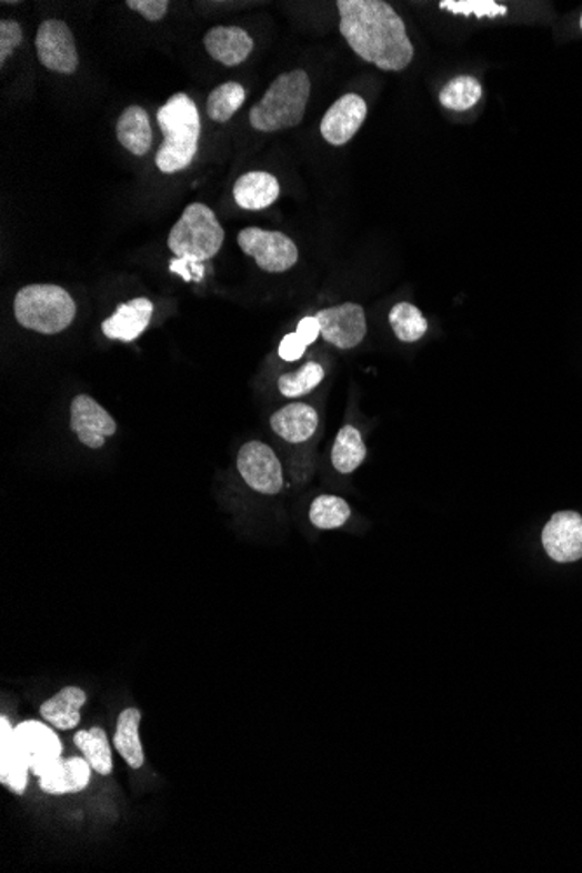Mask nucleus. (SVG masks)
<instances>
[{"label":"nucleus","mask_w":582,"mask_h":873,"mask_svg":"<svg viewBox=\"0 0 582 873\" xmlns=\"http://www.w3.org/2000/svg\"><path fill=\"white\" fill-rule=\"evenodd\" d=\"M340 33L352 51L377 69L401 72L412 63L413 49L404 21L382 0H339Z\"/></svg>","instance_id":"obj_1"},{"label":"nucleus","mask_w":582,"mask_h":873,"mask_svg":"<svg viewBox=\"0 0 582 873\" xmlns=\"http://www.w3.org/2000/svg\"><path fill=\"white\" fill-rule=\"evenodd\" d=\"M162 140L155 164L162 173H179L191 167L198 154L201 118L191 97L177 93L158 110Z\"/></svg>","instance_id":"obj_2"},{"label":"nucleus","mask_w":582,"mask_h":873,"mask_svg":"<svg viewBox=\"0 0 582 873\" xmlns=\"http://www.w3.org/2000/svg\"><path fill=\"white\" fill-rule=\"evenodd\" d=\"M309 97L311 81L308 72L291 70L281 73L269 86L262 100L251 107L250 124L263 133L295 128L302 122Z\"/></svg>","instance_id":"obj_3"},{"label":"nucleus","mask_w":582,"mask_h":873,"mask_svg":"<svg viewBox=\"0 0 582 873\" xmlns=\"http://www.w3.org/2000/svg\"><path fill=\"white\" fill-rule=\"evenodd\" d=\"M76 302L57 284H30L21 288L14 299V315L27 330L54 335L63 332L76 318Z\"/></svg>","instance_id":"obj_4"},{"label":"nucleus","mask_w":582,"mask_h":873,"mask_svg":"<svg viewBox=\"0 0 582 873\" xmlns=\"http://www.w3.org/2000/svg\"><path fill=\"white\" fill-rule=\"evenodd\" d=\"M225 232L217 214L202 202H192L168 235V248L179 259L191 257L198 262L213 259L222 248Z\"/></svg>","instance_id":"obj_5"},{"label":"nucleus","mask_w":582,"mask_h":873,"mask_svg":"<svg viewBox=\"0 0 582 873\" xmlns=\"http://www.w3.org/2000/svg\"><path fill=\"white\" fill-rule=\"evenodd\" d=\"M238 244L262 271L272 274L290 271L299 260V248L283 232L248 227L239 232Z\"/></svg>","instance_id":"obj_6"},{"label":"nucleus","mask_w":582,"mask_h":873,"mask_svg":"<svg viewBox=\"0 0 582 873\" xmlns=\"http://www.w3.org/2000/svg\"><path fill=\"white\" fill-rule=\"evenodd\" d=\"M14 741L33 776L41 777L61 759L63 744L53 725L39 720H27L14 727Z\"/></svg>","instance_id":"obj_7"},{"label":"nucleus","mask_w":582,"mask_h":873,"mask_svg":"<svg viewBox=\"0 0 582 873\" xmlns=\"http://www.w3.org/2000/svg\"><path fill=\"white\" fill-rule=\"evenodd\" d=\"M36 49L46 69L63 76H70L79 69L78 46L66 21H42L37 30Z\"/></svg>","instance_id":"obj_8"},{"label":"nucleus","mask_w":582,"mask_h":873,"mask_svg":"<svg viewBox=\"0 0 582 873\" xmlns=\"http://www.w3.org/2000/svg\"><path fill=\"white\" fill-rule=\"evenodd\" d=\"M238 470L255 492L275 495L283 489V468L271 446L262 441H250L239 450Z\"/></svg>","instance_id":"obj_9"},{"label":"nucleus","mask_w":582,"mask_h":873,"mask_svg":"<svg viewBox=\"0 0 582 873\" xmlns=\"http://www.w3.org/2000/svg\"><path fill=\"white\" fill-rule=\"evenodd\" d=\"M321 337L339 349H352L367 335V318L360 303L345 302L315 314Z\"/></svg>","instance_id":"obj_10"},{"label":"nucleus","mask_w":582,"mask_h":873,"mask_svg":"<svg viewBox=\"0 0 582 873\" xmlns=\"http://www.w3.org/2000/svg\"><path fill=\"white\" fill-rule=\"evenodd\" d=\"M542 546L556 563L582 559V516L578 511H560L551 516L541 534Z\"/></svg>","instance_id":"obj_11"},{"label":"nucleus","mask_w":582,"mask_h":873,"mask_svg":"<svg viewBox=\"0 0 582 873\" xmlns=\"http://www.w3.org/2000/svg\"><path fill=\"white\" fill-rule=\"evenodd\" d=\"M70 428L78 434L82 445L90 449H101L107 438L118 431L112 415L88 394L76 397L70 404Z\"/></svg>","instance_id":"obj_12"},{"label":"nucleus","mask_w":582,"mask_h":873,"mask_svg":"<svg viewBox=\"0 0 582 873\" xmlns=\"http://www.w3.org/2000/svg\"><path fill=\"white\" fill-rule=\"evenodd\" d=\"M367 113H369V107L360 94H344L324 113L323 121H321V134L330 146H345L360 131L364 119H367Z\"/></svg>","instance_id":"obj_13"},{"label":"nucleus","mask_w":582,"mask_h":873,"mask_svg":"<svg viewBox=\"0 0 582 873\" xmlns=\"http://www.w3.org/2000/svg\"><path fill=\"white\" fill-rule=\"evenodd\" d=\"M152 312L154 305L149 299H133L128 303H121L118 311L101 324L103 335L110 340L133 342L146 332L152 320Z\"/></svg>","instance_id":"obj_14"},{"label":"nucleus","mask_w":582,"mask_h":873,"mask_svg":"<svg viewBox=\"0 0 582 873\" xmlns=\"http://www.w3.org/2000/svg\"><path fill=\"white\" fill-rule=\"evenodd\" d=\"M204 48L213 60L225 67H238L255 48L247 30L239 27H213L204 36Z\"/></svg>","instance_id":"obj_15"},{"label":"nucleus","mask_w":582,"mask_h":873,"mask_svg":"<svg viewBox=\"0 0 582 873\" xmlns=\"http://www.w3.org/2000/svg\"><path fill=\"white\" fill-rule=\"evenodd\" d=\"M90 762L79 756H70V759H60L53 767L49 769L48 773L39 777L42 792L49 795H67V793H79L88 789L91 781Z\"/></svg>","instance_id":"obj_16"},{"label":"nucleus","mask_w":582,"mask_h":873,"mask_svg":"<svg viewBox=\"0 0 582 873\" xmlns=\"http://www.w3.org/2000/svg\"><path fill=\"white\" fill-rule=\"evenodd\" d=\"M0 783L12 793L21 795L29 784L30 767L21 756L14 741V727L8 716L0 719Z\"/></svg>","instance_id":"obj_17"},{"label":"nucleus","mask_w":582,"mask_h":873,"mask_svg":"<svg viewBox=\"0 0 582 873\" xmlns=\"http://www.w3.org/2000/svg\"><path fill=\"white\" fill-rule=\"evenodd\" d=\"M281 187L274 174L265 171H250L239 177L232 195L243 210L260 211L271 207L280 198Z\"/></svg>","instance_id":"obj_18"},{"label":"nucleus","mask_w":582,"mask_h":873,"mask_svg":"<svg viewBox=\"0 0 582 873\" xmlns=\"http://www.w3.org/2000/svg\"><path fill=\"white\" fill-rule=\"evenodd\" d=\"M318 424H320L318 412L303 403L288 404L271 417L274 433L290 443L308 441L315 433Z\"/></svg>","instance_id":"obj_19"},{"label":"nucleus","mask_w":582,"mask_h":873,"mask_svg":"<svg viewBox=\"0 0 582 873\" xmlns=\"http://www.w3.org/2000/svg\"><path fill=\"white\" fill-rule=\"evenodd\" d=\"M86 701L88 695L81 688H66L46 701L39 712L42 719L58 731H72L81 722V708Z\"/></svg>","instance_id":"obj_20"},{"label":"nucleus","mask_w":582,"mask_h":873,"mask_svg":"<svg viewBox=\"0 0 582 873\" xmlns=\"http://www.w3.org/2000/svg\"><path fill=\"white\" fill-rule=\"evenodd\" d=\"M119 143L138 158H142L152 149V128H150L149 113L142 107L131 106L121 113L118 121Z\"/></svg>","instance_id":"obj_21"},{"label":"nucleus","mask_w":582,"mask_h":873,"mask_svg":"<svg viewBox=\"0 0 582 873\" xmlns=\"http://www.w3.org/2000/svg\"><path fill=\"white\" fill-rule=\"evenodd\" d=\"M140 720L142 713L137 708H128L119 715L118 727L113 734V749L131 769H142L146 762L142 741H140Z\"/></svg>","instance_id":"obj_22"},{"label":"nucleus","mask_w":582,"mask_h":873,"mask_svg":"<svg viewBox=\"0 0 582 873\" xmlns=\"http://www.w3.org/2000/svg\"><path fill=\"white\" fill-rule=\"evenodd\" d=\"M73 744L81 750L94 773L101 774V776H109L112 773V749H110L109 737L103 729L93 727L88 731H79L73 736Z\"/></svg>","instance_id":"obj_23"},{"label":"nucleus","mask_w":582,"mask_h":873,"mask_svg":"<svg viewBox=\"0 0 582 873\" xmlns=\"http://www.w3.org/2000/svg\"><path fill=\"white\" fill-rule=\"evenodd\" d=\"M367 458V446L360 431L352 425H344L335 438L332 450V464L339 473L349 474L357 471Z\"/></svg>","instance_id":"obj_24"},{"label":"nucleus","mask_w":582,"mask_h":873,"mask_svg":"<svg viewBox=\"0 0 582 873\" xmlns=\"http://www.w3.org/2000/svg\"><path fill=\"white\" fill-rule=\"evenodd\" d=\"M483 88L473 76H458L450 79L440 91V103L453 112H465L482 100Z\"/></svg>","instance_id":"obj_25"},{"label":"nucleus","mask_w":582,"mask_h":873,"mask_svg":"<svg viewBox=\"0 0 582 873\" xmlns=\"http://www.w3.org/2000/svg\"><path fill=\"white\" fill-rule=\"evenodd\" d=\"M247 90L239 82H225L211 91L207 101L208 118L214 122H227L243 107Z\"/></svg>","instance_id":"obj_26"},{"label":"nucleus","mask_w":582,"mask_h":873,"mask_svg":"<svg viewBox=\"0 0 582 873\" xmlns=\"http://www.w3.org/2000/svg\"><path fill=\"white\" fill-rule=\"evenodd\" d=\"M389 323L392 332L401 342H417L428 332L429 323L415 305L409 302H400L389 312Z\"/></svg>","instance_id":"obj_27"},{"label":"nucleus","mask_w":582,"mask_h":873,"mask_svg":"<svg viewBox=\"0 0 582 873\" xmlns=\"http://www.w3.org/2000/svg\"><path fill=\"white\" fill-rule=\"evenodd\" d=\"M351 516V508L344 499L337 495H320L312 502L309 518L312 525L321 530L339 529L344 525Z\"/></svg>","instance_id":"obj_28"},{"label":"nucleus","mask_w":582,"mask_h":873,"mask_svg":"<svg viewBox=\"0 0 582 873\" xmlns=\"http://www.w3.org/2000/svg\"><path fill=\"white\" fill-rule=\"evenodd\" d=\"M323 379V367L311 361V363L303 364L299 372L281 375L280 381H278V388H280L283 397L300 398L314 391Z\"/></svg>","instance_id":"obj_29"},{"label":"nucleus","mask_w":582,"mask_h":873,"mask_svg":"<svg viewBox=\"0 0 582 873\" xmlns=\"http://www.w3.org/2000/svg\"><path fill=\"white\" fill-rule=\"evenodd\" d=\"M440 8L443 11L459 14V17H474L480 18H499L504 17L508 9L504 6L493 2V0H443L440 2Z\"/></svg>","instance_id":"obj_30"},{"label":"nucleus","mask_w":582,"mask_h":873,"mask_svg":"<svg viewBox=\"0 0 582 873\" xmlns=\"http://www.w3.org/2000/svg\"><path fill=\"white\" fill-rule=\"evenodd\" d=\"M21 42H23L21 24L14 20L0 21V67L6 66V61L17 51Z\"/></svg>","instance_id":"obj_31"},{"label":"nucleus","mask_w":582,"mask_h":873,"mask_svg":"<svg viewBox=\"0 0 582 873\" xmlns=\"http://www.w3.org/2000/svg\"><path fill=\"white\" fill-rule=\"evenodd\" d=\"M128 8L140 12L147 21H159L167 17L170 2L168 0H128Z\"/></svg>","instance_id":"obj_32"},{"label":"nucleus","mask_w":582,"mask_h":873,"mask_svg":"<svg viewBox=\"0 0 582 873\" xmlns=\"http://www.w3.org/2000/svg\"><path fill=\"white\" fill-rule=\"evenodd\" d=\"M170 271L173 272V274L182 275L183 281H187V283H189V281L199 283V281L204 278V271H207V269H204L202 262H198V260L191 259V257H183V259L177 257V259L170 262Z\"/></svg>","instance_id":"obj_33"},{"label":"nucleus","mask_w":582,"mask_h":873,"mask_svg":"<svg viewBox=\"0 0 582 873\" xmlns=\"http://www.w3.org/2000/svg\"><path fill=\"white\" fill-rule=\"evenodd\" d=\"M308 345L303 344L297 333L284 337L280 344V358L284 361H299L305 354Z\"/></svg>","instance_id":"obj_34"},{"label":"nucleus","mask_w":582,"mask_h":873,"mask_svg":"<svg viewBox=\"0 0 582 873\" xmlns=\"http://www.w3.org/2000/svg\"><path fill=\"white\" fill-rule=\"evenodd\" d=\"M295 333L300 337V340H302L303 344L311 345L312 342L318 339V335H321L320 323H318V320H315V315L314 318H303V320L300 321L299 327H297Z\"/></svg>","instance_id":"obj_35"},{"label":"nucleus","mask_w":582,"mask_h":873,"mask_svg":"<svg viewBox=\"0 0 582 873\" xmlns=\"http://www.w3.org/2000/svg\"><path fill=\"white\" fill-rule=\"evenodd\" d=\"M579 27H581L582 30V14H581V20H579Z\"/></svg>","instance_id":"obj_36"}]
</instances>
